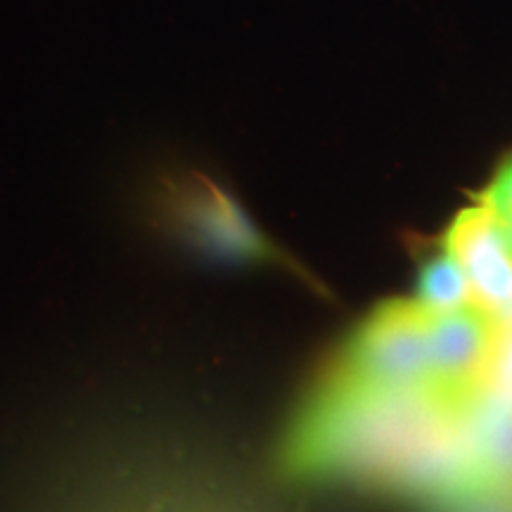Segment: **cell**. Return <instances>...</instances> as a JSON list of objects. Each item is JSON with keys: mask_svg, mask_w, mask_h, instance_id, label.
I'll use <instances>...</instances> for the list:
<instances>
[{"mask_svg": "<svg viewBox=\"0 0 512 512\" xmlns=\"http://www.w3.org/2000/svg\"><path fill=\"white\" fill-rule=\"evenodd\" d=\"M328 384L363 394L432 396L427 311L415 299L377 306L349 339Z\"/></svg>", "mask_w": 512, "mask_h": 512, "instance_id": "6da1fadb", "label": "cell"}, {"mask_svg": "<svg viewBox=\"0 0 512 512\" xmlns=\"http://www.w3.org/2000/svg\"><path fill=\"white\" fill-rule=\"evenodd\" d=\"M486 392L512 401V320H498V337Z\"/></svg>", "mask_w": 512, "mask_h": 512, "instance_id": "8992f818", "label": "cell"}, {"mask_svg": "<svg viewBox=\"0 0 512 512\" xmlns=\"http://www.w3.org/2000/svg\"><path fill=\"white\" fill-rule=\"evenodd\" d=\"M415 302L430 313H446L475 304L470 280L446 249L422 264Z\"/></svg>", "mask_w": 512, "mask_h": 512, "instance_id": "5b68a950", "label": "cell"}, {"mask_svg": "<svg viewBox=\"0 0 512 512\" xmlns=\"http://www.w3.org/2000/svg\"><path fill=\"white\" fill-rule=\"evenodd\" d=\"M482 204L489 207L494 219L501 226L505 240L512 249V159L501 166L489 188L482 195Z\"/></svg>", "mask_w": 512, "mask_h": 512, "instance_id": "52a82bcc", "label": "cell"}, {"mask_svg": "<svg viewBox=\"0 0 512 512\" xmlns=\"http://www.w3.org/2000/svg\"><path fill=\"white\" fill-rule=\"evenodd\" d=\"M171 219L192 245L233 261H275L278 249L256 230L238 202L207 178H190L169 188Z\"/></svg>", "mask_w": 512, "mask_h": 512, "instance_id": "3957f363", "label": "cell"}, {"mask_svg": "<svg viewBox=\"0 0 512 512\" xmlns=\"http://www.w3.org/2000/svg\"><path fill=\"white\" fill-rule=\"evenodd\" d=\"M444 249L465 271L477 306L496 318L512 309V249L486 204L460 211L446 230Z\"/></svg>", "mask_w": 512, "mask_h": 512, "instance_id": "277c9868", "label": "cell"}, {"mask_svg": "<svg viewBox=\"0 0 512 512\" xmlns=\"http://www.w3.org/2000/svg\"><path fill=\"white\" fill-rule=\"evenodd\" d=\"M496 337L498 318L477 304L446 313L427 311L432 399L448 413L463 418L486 394Z\"/></svg>", "mask_w": 512, "mask_h": 512, "instance_id": "7a4b0ae2", "label": "cell"}]
</instances>
